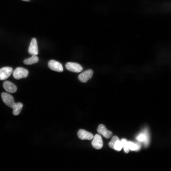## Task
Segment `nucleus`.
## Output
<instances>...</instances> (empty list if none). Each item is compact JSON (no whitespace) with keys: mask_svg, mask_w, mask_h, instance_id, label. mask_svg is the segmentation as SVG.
Wrapping results in <instances>:
<instances>
[{"mask_svg":"<svg viewBox=\"0 0 171 171\" xmlns=\"http://www.w3.org/2000/svg\"><path fill=\"white\" fill-rule=\"evenodd\" d=\"M3 87L7 92L10 93H14L17 91L16 86L11 82L5 81L3 84Z\"/></svg>","mask_w":171,"mask_h":171,"instance_id":"nucleus-11","label":"nucleus"},{"mask_svg":"<svg viewBox=\"0 0 171 171\" xmlns=\"http://www.w3.org/2000/svg\"><path fill=\"white\" fill-rule=\"evenodd\" d=\"M13 69L11 67H4L0 69V80H6L11 76Z\"/></svg>","mask_w":171,"mask_h":171,"instance_id":"nucleus-6","label":"nucleus"},{"mask_svg":"<svg viewBox=\"0 0 171 171\" xmlns=\"http://www.w3.org/2000/svg\"><path fill=\"white\" fill-rule=\"evenodd\" d=\"M128 147L132 151L138 150L140 148V145L139 143H134L131 142H128Z\"/></svg>","mask_w":171,"mask_h":171,"instance_id":"nucleus-15","label":"nucleus"},{"mask_svg":"<svg viewBox=\"0 0 171 171\" xmlns=\"http://www.w3.org/2000/svg\"><path fill=\"white\" fill-rule=\"evenodd\" d=\"M28 52L30 55H37L38 53V50L37 40L36 38H33L30 43L28 49Z\"/></svg>","mask_w":171,"mask_h":171,"instance_id":"nucleus-9","label":"nucleus"},{"mask_svg":"<svg viewBox=\"0 0 171 171\" xmlns=\"http://www.w3.org/2000/svg\"><path fill=\"white\" fill-rule=\"evenodd\" d=\"M29 72L27 69L21 67L17 68L13 73V77L17 80L26 78Z\"/></svg>","mask_w":171,"mask_h":171,"instance_id":"nucleus-1","label":"nucleus"},{"mask_svg":"<svg viewBox=\"0 0 171 171\" xmlns=\"http://www.w3.org/2000/svg\"><path fill=\"white\" fill-rule=\"evenodd\" d=\"M23 107V104L21 102L16 103L13 109V114L14 115L17 116L21 113Z\"/></svg>","mask_w":171,"mask_h":171,"instance_id":"nucleus-14","label":"nucleus"},{"mask_svg":"<svg viewBox=\"0 0 171 171\" xmlns=\"http://www.w3.org/2000/svg\"><path fill=\"white\" fill-rule=\"evenodd\" d=\"M22 1H25L29 2L31 1V0H22Z\"/></svg>","mask_w":171,"mask_h":171,"instance_id":"nucleus-19","label":"nucleus"},{"mask_svg":"<svg viewBox=\"0 0 171 171\" xmlns=\"http://www.w3.org/2000/svg\"><path fill=\"white\" fill-rule=\"evenodd\" d=\"M38 61L39 58L36 55H33L31 58L25 60L24 63L26 65H30L37 63Z\"/></svg>","mask_w":171,"mask_h":171,"instance_id":"nucleus-13","label":"nucleus"},{"mask_svg":"<svg viewBox=\"0 0 171 171\" xmlns=\"http://www.w3.org/2000/svg\"><path fill=\"white\" fill-rule=\"evenodd\" d=\"M97 132L101 134L105 138L109 139L112 136L113 133L108 130L105 126L102 124H100L97 129Z\"/></svg>","mask_w":171,"mask_h":171,"instance_id":"nucleus-8","label":"nucleus"},{"mask_svg":"<svg viewBox=\"0 0 171 171\" xmlns=\"http://www.w3.org/2000/svg\"><path fill=\"white\" fill-rule=\"evenodd\" d=\"M122 148V145L120 140H118L116 142L114 147V149L118 151H120Z\"/></svg>","mask_w":171,"mask_h":171,"instance_id":"nucleus-18","label":"nucleus"},{"mask_svg":"<svg viewBox=\"0 0 171 171\" xmlns=\"http://www.w3.org/2000/svg\"><path fill=\"white\" fill-rule=\"evenodd\" d=\"M77 135L78 138L82 140H91L94 137L92 133L82 129H80L78 130Z\"/></svg>","mask_w":171,"mask_h":171,"instance_id":"nucleus-10","label":"nucleus"},{"mask_svg":"<svg viewBox=\"0 0 171 171\" xmlns=\"http://www.w3.org/2000/svg\"><path fill=\"white\" fill-rule=\"evenodd\" d=\"M65 67L69 71L74 73L81 72L83 69L81 65L75 63H68L65 65Z\"/></svg>","mask_w":171,"mask_h":171,"instance_id":"nucleus-3","label":"nucleus"},{"mask_svg":"<svg viewBox=\"0 0 171 171\" xmlns=\"http://www.w3.org/2000/svg\"><path fill=\"white\" fill-rule=\"evenodd\" d=\"M94 72L92 69L86 70L80 74L78 76V79L80 82L83 83H87L89 79H91L93 76Z\"/></svg>","mask_w":171,"mask_h":171,"instance_id":"nucleus-5","label":"nucleus"},{"mask_svg":"<svg viewBox=\"0 0 171 171\" xmlns=\"http://www.w3.org/2000/svg\"><path fill=\"white\" fill-rule=\"evenodd\" d=\"M136 139L140 142H144L146 146H147L149 143L148 133L147 129L143 133H140L136 137Z\"/></svg>","mask_w":171,"mask_h":171,"instance_id":"nucleus-12","label":"nucleus"},{"mask_svg":"<svg viewBox=\"0 0 171 171\" xmlns=\"http://www.w3.org/2000/svg\"><path fill=\"white\" fill-rule=\"evenodd\" d=\"M121 142L122 148H123L124 151L125 153H128L129 152V149L128 147V141L125 139H123L120 140Z\"/></svg>","mask_w":171,"mask_h":171,"instance_id":"nucleus-16","label":"nucleus"},{"mask_svg":"<svg viewBox=\"0 0 171 171\" xmlns=\"http://www.w3.org/2000/svg\"><path fill=\"white\" fill-rule=\"evenodd\" d=\"M119 138L116 136H114L112 139L111 141L109 143V147L113 149H114V144L117 140H119Z\"/></svg>","mask_w":171,"mask_h":171,"instance_id":"nucleus-17","label":"nucleus"},{"mask_svg":"<svg viewBox=\"0 0 171 171\" xmlns=\"http://www.w3.org/2000/svg\"><path fill=\"white\" fill-rule=\"evenodd\" d=\"M48 66L50 69L54 71L61 72L63 70L62 64L55 60H50L48 63Z\"/></svg>","mask_w":171,"mask_h":171,"instance_id":"nucleus-4","label":"nucleus"},{"mask_svg":"<svg viewBox=\"0 0 171 171\" xmlns=\"http://www.w3.org/2000/svg\"><path fill=\"white\" fill-rule=\"evenodd\" d=\"M1 96L4 103L13 109L16 103L15 102L14 99L12 95L7 93L3 92L1 94Z\"/></svg>","mask_w":171,"mask_h":171,"instance_id":"nucleus-2","label":"nucleus"},{"mask_svg":"<svg viewBox=\"0 0 171 171\" xmlns=\"http://www.w3.org/2000/svg\"><path fill=\"white\" fill-rule=\"evenodd\" d=\"M92 145L95 149L100 150L103 147V142L102 137L100 135L97 134L94 136L93 139Z\"/></svg>","mask_w":171,"mask_h":171,"instance_id":"nucleus-7","label":"nucleus"}]
</instances>
